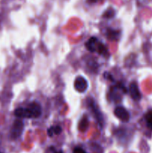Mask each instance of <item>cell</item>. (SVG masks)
Here are the masks:
<instances>
[{
	"instance_id": "cell-1",
	"label": "cell",
	"mask_w": 152,
	"mask_h": 153,
	"mask_svg": "<svg viewBox=\"0 0 152 153\" xmlns=\"http://www.w3.org/2000/svg\"><path fill=\"white\" fill-rule=\"evenodd\" d=\"M24 124L19 120L15 121L12 126L11 131H10V137L12 139H17L21 136L23 132Z\"/></svg>"
},
{
	"instance_id": "cell-2",
	"label": "cell",
	"mask_w": 152,
	"mask_h": 153,
	"mask_svg": "<svg viewBox=\"0 0 152 153\" xmlns=\"http://www.w3.org/2000/svg\"><path fill=\"white\" fill-rule=\"evenodd\" d=\"M88 102H89V108H90L93 115L95 116V119L98 121V123H99V125L101 126V127H102L103 124H104V117H103V115L102 114H101V111L99 110V108H98V106L95 104V101H94L93 100H89Z\"/></svg>"
},
{
	"instance_id": "cell-3",
	"label": "cell",
	"mask_w": 152,
	"mask_h": 153,
	"mask_svg": "<svg viewBox=\"0 0 152 153\" xmlns=\"http://www.w3.org/2000/svg\"><path fill=\"white\" fill-rule=\"evenodd\" d=\"M74 88L77 92L83 93L87 90L88 83L87 81L83 76H77L74 82Z\"/></svg>"
},
{
	"instance_id": "cell-4",
	"label": "cell",
	"mask_w": 152,
	"mask_h": 153,
	"mask_svg": "<svg viewBox=\"0 0 152 153\" xmlns=\"http://www.w3.org/2000/svg\"><path fill=\"white\" fill-rule=\"evenodd\" d=\"M114 114L119 120L122 122L127 123L130 120V114L128 111L122 106H118L115 108Z\"/></svg>"
},
{
	"instance_id": "cell-5",
	"label": "cell",
	"mask_w": 152,
	"mask_h": 153,
	"mask_svg": "<svg viewBox=\"0 0 152 153\" xmlns=\"http://www.w3.org/2000/svg\"><path fill=\"white\" fill-rule=\"evenodd\" d=\"M14 115L18 118H33L32 113L28 107L16 108L14 111Z\"/></svg>"
},
{
	"instance_id": "cell-6",
	"label": "cell",
	"mask_w": 152,
	"mask_h": 153,
	"mask_svg": "<svg viewBox=\"0 0 152 153\" xmlns=\"http://www.w3.org/2000/svg\"><path fill=\"white\" fill-rule=\"evenodd\" d=\"M129 92L130 95H131V98L133 100H134L135 101H139V100H141V94H140V91L139 90L138 85L135 82H132V83L130 85L129 87Z\"/></svg>"
},
{
	"instance_id": "cell-7",
	"label": "cell",
	"mask_w": 152,
	"mask_h": 153,
	"mask_svg": "<svg viewBox=\"0 0 152 153\" xmlns=\"http://www.w3.org/2000/svg\"><path fill=\"white\" fill-rule=\"evenodd\" d=\"M28 108L30 109L33 115V118H38L42 114V108L37 102H32L28 104Z\"/></svg>"
},
{
	"instance_id": "cell-8",
	"label": "cell",
	"mask_w": 152,
	"mask_h": 153,
	"mask_svg": "<svg viewBox=\"0 0 152 153\" xmlns=\"http://www.w3.org/2000/svg\"><path fill=\"white\" fill-rule=\"evenodd\" d=\"M98 38L95 37H92L86 42L85 43V46H86V49L91 52H96L97 46H98Z\"/></svg>"
},
{
	"instance_id": "cell-9",
	"label": "cell",
	"mask_w": 152,
	"mask_h": 153,
	"mask_svg": "<svg viewBox=\"0 0 152 153\" xmlns=\"http://www.w3.org/2000/svg\"><path fill=\"white\" fill-rule=\"evenodd\" d=\"M119 35H120V33L117 30L107 29V33H106V36L110 40H117Z\"/></svg>"
},
{
	"instance_id": "cell-10",
	"label": "cell",
	"mask_w": 152,
	"mask_h": 153,
	"mask_svg": "<svg viewBox=\"0 0 152 153\" xmlns=\"http://www.w3.org/2000/svg\"><path fill=\"white\" fill-rule=\"evenodd\" d=\"M48 135L49 137H52L53 135L56 134V135H58V134H61L62 132V128H61L60 126H52L51 128H49L47 131Z\"/></svg>"
},
{
	"instance_id": "cell-11",
	"label": "cell",
	"mask_w": 152,
	"mask_h": 153,
	"mask_svg": "<svg viewBox=\"0 0 152 153\" xmlns=\"http://www.w3.org/2000/svg\"><path fill=\"white\" fill-rule=\"evenodd\" d=\"M145 120L147 126L150 129L152 130V109L149 110L145 115Z\"/></svg>"
},
{
	"instance_id": "cell-12",
	"label": "cell",
	"mask_w": 152,
	"mask_h": 153,
	"mask_svg": "<svg viewBox=\"0 0 152 153\" xmlns=\"http://www.w3.org/2000/svg\"><path fill=\"white\" fill-rule=\"evenodd\" d=\"M88 125H89V121L87 120V119L86 118H83V119L80 120V122L79 123L78 128L80 131H85L87 128Z\"/></svg>"
},
{
	"instance_id": "cell-13",
	"label": "cell",
	"mask_w": 152,
	"mask_h": 153,
	"mask_svg": "<svg viewBox=\"0 0 152 153\" xmlns=\"http://www.w3.org/2000/svg\"><path fill=\"white\" fill-rule=\"evenodd\" d=\"M114 15H115L114 10H113V9H109V10H106V11L104 12L103 16L107 18V19H110V18H113V16H114Z\"/></svg>"
},
{
	"instance_id": "cell-14",
	"label": "cell",
	"mask_w": 152,
	"mask_h": 153,
	"mask_svg": "<svg viewBox=\"0 0 152 153\" xmlns=\"http://www.w3.org/2000/svg\"><path fill=\"white\" fill-rule=\"evenodd\" d=\"M73 153H87L84 149H83L80 147H76L74 149Z\"/></svg>"
},
{
	"instance_id": "cell-15",
	"label": "cell",
	"mask_w": 152,
	"mask_h": 153,
	"mask_svg": "<svg viewBox=\"0 0 152 153\" xmlns=\"http://www.w3.org/2000/svg\"><path fill=\"white\" fill-rule=\"evenodd\" d=\"M104 78H105V79H110V81H113H113H114V79H113V78L112 77V76L110 74V73H104Z\"/></svg>"
},
{
	"instance_id": "cell-16",
	"label": "cell",
	"mask_w": 152,
	"mask_h": 153,
	"mask_svg": "<svg viewBox=\"0 0 152 153\" xmlns=\"http://www.w3.org/2000/svg\"><path fill=\"white\" fill-rule=\"evenodd\" d=\"M98 1V0H87V2L89 3H95Z\"/></svg>"
},
{
	"instance_id": "cell-17",
	"label": "cell",
	"mask_w": 152,
	"mask_h": 153,
	"mask_svg": "<svg viewBox=\"0 0 152 153\" xmlns=\"http://www.w3.org/2000/svg\"><path fill=\"white\" fill-rule=\"evenodd\" d=\"M55 153H63V152H62V151H58V152H56Z\"/></svg>"
},
{
	"instance_id": "cell-18",
	"label": "cell",
	"mask_w": 152,
	"mask_h": 153,
	"mask_svg": "<svg viewBox=\"0 0 152 153\" xmlns=\"http://www.w3.org/2000/svg\"><path fill=\"white\" fill-rule=\"evenodd\" d=\"M0 153H1V152H0Z\"/></svg>"
}]
</instances>
